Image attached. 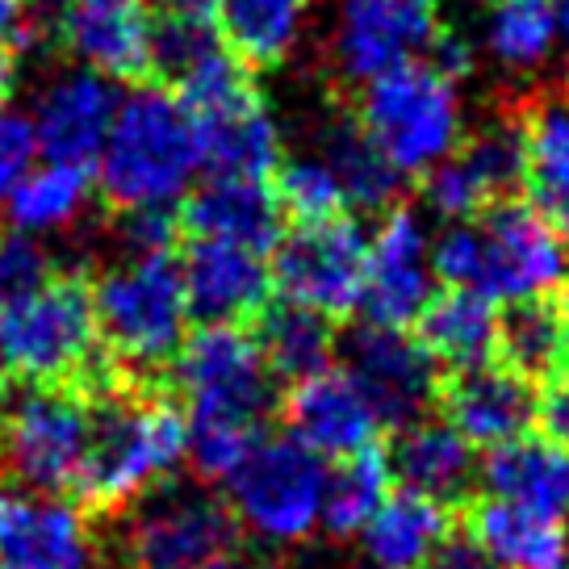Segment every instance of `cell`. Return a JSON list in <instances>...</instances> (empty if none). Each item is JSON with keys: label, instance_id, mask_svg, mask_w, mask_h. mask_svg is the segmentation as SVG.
I'll return each instance as SVG.
<instances>
[{"label": "cell", "instance_id": "8992f818", "mask_svg": "<svg viewBox=\"0 0 569 569\" xmlns=\"http://www.w3.org/2000/svg\"><path fill=\"white\" fill-rule=\"evenodd\" d=\"M97 331L126 369H163L172 365L189 336V298L180 268L168 256H122L89 289Z\"/></svg>", "mask_w": 569, "mask_h": 569}, {"label": "cell", "instance_id": "4fadbf2b", "mask_svg": "<svg viewBox=\"0 0 569 569\" xmlns=\"http://www.w3.org/2000/svg\"><path fill=\"white\" fill-rule=\"evenodd\" d=\"M101 540L63 490L0 486V569H97Z\"/></svg>", "mask_w": 569, "mask_h": 569}, {"label": "cell", "instance_id": "60d3db41", "mask_svg": "<svg viewBox=\"0 0 569 569\" xmlns=\"http://www.w3.org/2000/svg\"><path fill=\"white\" fill-rule=\"evenodd\" d=\"M540 423H545V436H552L557 445L569 448V369L566 373H557L549 381V390L540 398Z\"/></svg>", "mask_w": 569, "mask_h": 569}, {"label": "cell", "instance_id": "3957f363", "mask_svg": "<svg viewBox=\"0 0 569 569\" xmlns=\"http://www.w3.org/2000/svg\"><path fill=\"white\" fill-rule=\"evenodd\" d=\"M436 281L473 289L495 306L549 298L569 281V243L528 206H495L431 234Z\"/></svg>", "mask_w": 569, "mask_h": 569}, {"label": "cell", "instance_id": "ee69618b", "mask_svg": "<svg viewBox=\"0 0 569 569\" xmlns=\"http://www.w3.org/2000/svg\"><path fill=\"white\" fill-rule=\"evenodd\" d=\"M13 92H18V59L9 47H0V109H9Z\"/></svg>", "mask_w": 569, "mask_h": 569}, {"label": "cell", "instance_id": "681fc988", "mask_svg": "<svg viewBox=\"0 0 569 569\" xmlns=\"http://www.w3.org/2000/svg\"><path fill=\"white\" fill-rule=\"evenodd\" d=\"M569 284V281H566ZM561 306H566V315H569V289H566V298H561Z\"/></svg>", "mask_w": 569, "mask_h": 569}, {"label": "cell", "instance_id": "5b68a950", "mask_svg": "<svg viewBox=\"0 0 569 569\" xmlns=\"http://www.w3.org/2000/svg\"><path fill=\"white\" fill-rule=\"evenodd\" d=\"M360 126L402 177H427L465 139L457 76L436 59H415L360 89Z\"/></svg>", "mask_w": 569, "mask_h": 569}, {"label": "cell", "instance_id": "f546056e", "mask_svg": "<svg viewBox=\"0 0 569 569\" xmlns=\"http://www.w3.org/2000/svg\"><path fill=\"white\" fill-rule=\"evenodd\" d=\"M92 168L63 160H38L21 184L9 193L4 213L9 227L34 234V239H54L68 234L92 206Z\"/></svg>", "mask_w": 569, "mask_h": 569}, {"label": "cell", "instance_id": "277c9868", "mask_svg": "<svg viewBox=\"0 0 569 569\" xmlns=\"http://www.w3.org/2000/svg\"><path fill=\"white\" fill-rule=\"evenodd\" d=\"M189 461L184 415L163 398H113L92 410V445L76 490L92 507H130Z\"/></svg>", "mask_w": 569, "mask_h": 569}, {"label": "cell", "instance_id": "8fae6325", "mask_svg": "<svg viewBox=\"0 0 569 569\" xmlns=\"http://www.w3.org/2000/svg\"><path fill=\"white\" fill-rule=\"evenodd\" d=\"M440 34L436 0H336L327 51L331 68L365 89L386 71L427 59Z\"/></svg>", "mask_w": 569, "mask_h": 569}, {"label": "cell", "instance_id": "7a4b0ae2", "mask_svg": "<svg viewBox=\"0 0 569 569\" xmlns=\"http://www.w3.org/2000/svg\"><path fill=\"white\" fill-rule=\"evenodd\" d=\"M193 118L172 89L122 92L92 180L113 210H177L201 177Z\"/></svg>", "mask_w": 569, "mask_h": 569}, {"label": "cell", "instance_id": "ffe728a7", "mask_svg": "<svg viewBox=\"0 0 569 569\" xmlns=\"http://www.w3.org/2000/svg\"><path fill=\"white\" fill-rule=\"evenodd\" d=\"M177 268L189 310L201 322H243L251 315H264L272 293V264L260 248L193 234Z\"/></svg>", "mask_w": 569, "mask_h": 569}, {"label": "cell", "instance_id": "9a60e30c", "mask_svg": "<svg viewBox=\"0 0 569 569\" xmlns=\"http://www.w3.org/2000/svg\"><path fill=\"white\" fill-rule=\"evenodd\" d=\"M523 142L516 122H490L478 134H465L457 151L427 172V210L445 222H469L502 206L519 189Z\"/></svg>", "mask_w": 569, "mask_h": 569}, {"label": "cell", "instance_id": "d6986e66", "mask_svg": "<svg viewBox=\"0 0 569 569\" xmlns=\"http://www.w3.org/2000/svg\"><path fill=\"white\" fill-rule=\"evenodd\" d=\"M348 373L356 386L369 393V402L386 423H410L419 419L431 398H436V360L427 356L419 336L407 327H386V322H365L348 339Z\"/></svg>", "mask_w": 569, "mask_h": 569}, {"label": "cell", "instance_id": "484cf974", "mask_svg": "<svg viewBox=\"0 0 569 569\" xmlns=\"http://www.w3.org/2000/svg\"><path fill=\"white\" fill-rule=\"evenodd\" d=\"M218 42L248 68H277L293 59L310 34L315 0H218Z\"/></svg>", "mask_w": 569, "mask_h": 569}, {"label": "cell", "instance_id": "7bdbcfd3", "mask_svg": "<svg viewBox=\"0 0 569 569\" xmlns=\"http://www.w3.org/2000/svg\"><path fill=\"white\" fill-rule=\"evenodd\" d=\"M26 21H30V0H0V47L21 42Z\"/></svg>", "mask_w": 569, "mask_h": 569}, {"label": "cell", "instance_id": "cb8c5ba5", "mask_svg": "<svg viewBox=\"0 0 569 569\" xmlns=\"http://www.w3.org/2000/svg\"><path fill=\"white\" fill-rule=\"evenodd\" d=\"M189 227L201 239H231L248 248H277L281 239V206L268 180L256 177H206L184 197Z\"/></svg>", "mask_w": 569, "mask_h": 569}, {"label": "cell", "instance_id": "4dcf8cb0", "mask_svg": "<svg viewBox=\"0 0 569 569\" xmlns=\"http://www.w3.org/2000/svg\"><path fill=\"white\" fill-rule=\"evenodd\" d=\"M561 38L549 0H511L495 4L481 21V51L502 76H536L549 68Z\"/></svg>", "mask_w": 569, "mask_h": 569}, {"label": "cell", "instance_id": "83f0119b", "mask_svg": "<svg viewBox=\"0 0 569 569\" xmlns=\"http://www.w3.org/2000/svg\"><path fill=\"white\" fill-rule=\"evenodd\" d=\"M448 540V502L419 490H393L360 528L369 569H419Z\"/></svg>", "mask_w": 569, "mask_h": 569}, {"label": "cell", "instance_id": "836d02e7", "mask_svg": "<svg viewBox=\"0 0 569 569\" xmlns=\"http://www.w3.org/2000/svg\"><path fill=\"white\" fill-rule=\"evenodd\" d=\"M393 495L390 457L377 448L339 457L327 469V495H322V528L336 536H360V528L377 516V507Z\"/></svg>", "mask_w": 569, "mask_h": 569}, {"label": "cell", "instance_id": "52a82bcc", "mask_svg": "<svg viewBox=\"0 0 569 569\" xmlns=\"http://www.w3.org/2000/svg\"><path fill=\"white\" fill-rule=\"evenodd\" d=\"M327 465L293 436H260L227 478V511L234 528L268 549L302 545L322 528Z\"/></svg>", "mask_w": 569, "mask_h": 569}, {"label": "cell", "instance_id": "2e32d148", "mask_svg": "<svg viewBox=\"0 0 569 569\" xmlns=\"http://www.w3.org/2000/svg\"><path fill=\"white\" fill-rule=\"evenodd\" d=\"M118 80H109L92 68H63L42 80V89L34 92V106H30V126H34L38 156L42 160H63L92 168L106 134L118 113Z\"/></svg>", "mask_w": 569, "mask_h": 569}, {"label": "cell", "instance_id": "e575fe53", "mask_svg": "<svg viewBox=\"0 0 569 569\" xmlns=\"http://www.w3.org/2000/svg\"><path fill=\"white\" fill-rule=\"evenodd\" d=\"M256 339H260V352H264L272 377H289V381H298L306 373H319L336 356L331 319H322V315L293 302L264 310V322H260V336Z\"/></svg>", "mask_w": 569, "mask_h": 569}, {"label": "cell", "instance_id": "4316f807", "mask_svg": "<svg viewBox=\"0 0 569 569\" xmlns=\"http://www.w3.org/2000/svg\"><path fill=\"white\" fill-rule=\"evenodd\" d=\"M390 469L393 481H402V490H419V495H431L440 502H452L469 490L478 461H473V445L448 419L419 415L398 431Z\"/></svg>", "mask_w": 569, "mask_h": 569}, {"label": "cell", "instance_id": "ac0fdd59", "mask_svg": "<svg viewBox=\"0 0 569 569\" xmlns=\"http://www.w3.org/2000/svg\"><path fill=\"white\" fill-rule=\"evenodd\" d=\"M284 423H289V436L302 448H310L315 457L339 461V457L373 448L386 419L377 415L369 393L356 386L348 369L327 365L319 373H306L289 386Z\"/></svg>", "mask_w": 569, "mask_h": 569}, {"label": "cell", "instance_id": "603a6c76", "mask_svg": "<svg viewBox=\"0 0 569 569\" xmlns=\"http://www.w3.org/2000/svg\"><path fill=\"white\" fill-rule=\"evenodd\" d=\"M523 142V172L519 184L552 231L569 243V92L540 97L528 118L519 122Z\"/></svg>", "mask_w": 569, "mask_h": 569}, {"label": "cell", "instance_id": "74e56055", "mask_svg": "<svg viewBox=\"0 0 569 569\" xmlns=\"http://www.w3.org/2000/svg\"><path fill=\"white\" fill-rule=\"evenodd\" d=\"M38 163L34 126L18 109H0V210L9 193L21 184V177Z\"/></svg>", "mask_w": 569, "mask_h": 569}, {"label": "cell", "instance_id": "5bb4252c", "mask_svg": "<svg viewBox=\"0 0 569 569\" xmlns=\"http://www.w3.org/2000/svg\"><path fill=\"white\" fill-rule=\"evenodd\" d=\"M436 293V268H431V231L423 213L410 206H390L369 234L365 256V298L369 322L407 327L423 315Z\"/></svg>", "mask_w": 569, "mask_h": 569}, {"label": "cell", "instance_id": "44dd1931", "mask_svg": "<svg viewBox=\"0 0 569 569\" xmlns=\"http://www.w3.org/2000/svg\"><path fill=\"white\" fill-rule=\"evenodd\" d=\"M448 423L461 431L473 448H498L532 431L540 398L532 381L507 365L486 360L478 369H461L445 393Z\"/></svg>", "mask_w": 569, "mask_h": 569}, {"label": "cell", "instance_id": "6da1fadb", "mask_svg": "<svg viewBox=\"0 0 569 569\" xmlns=\"http://www.w3.org/2000/svg\"><path fill=\"white\" fill-rule=\"evenodd\" d=\"M177 386L184 398L189 465L201 478L227 481L260 440L272 386L260 339L243 322H201L172 356Z\"/></svg>", "mask_w": 569, "mask_h": 569}, {"label": "cell", "instance_id": "1f68e13d", "mask_svg": "<svg viewBox=\"0 0 569 569\" xmlns=\"http://www.w3.org/2000/svg\"><path fill=\"white\" fill-rule=\"evenodd\" d=\"M319 151L336 172L343 201L356 210H390L402 189V172L393 168L360 122H336L319 134Z\"/></svg>", "mask_w": 569, "mask_h": 569}, {"label": "cell", "instance_id": "7dc6e473", "mask_svg": "<svg viewBox=\"0 0 569 569\" xmlns=\"http://www.w3.org/2000/svg\"><path fill=\"white\" fill-rule=\"evenodd\" d=\"M9 373H13V369H9V360H4V348H0V398H4V386H9Z\"/></svg>", "mask_w": 569, "mask_h": 569}, {"label": "cell", "instance_id": "ba28073f", "mask_svg": "<svg viewBox=\"0 0 569 569\" xmlns=\"http://www.w3.org/2000/svg\"><path fill=\"white\" fill-rule=\"evenodd\" d=\"M0 348L9 369L30 377L34 386H59L89 373L101 352L89 284L51 277L21 302L0 310Z\"/></svg>", "mask_w": 569, "mask_h": 569}, {"label": "cell", "instance_id": "d6a6232c", "mask_svg": "<svg viewBox=\"0 0 569 569\" xmlns=\"http://www.w3.org/2000/svg\"><path fill=\"white\" fill-rule=\"evenodd\" d=\"M502 365L528 381H552L569 369V315L552 298L511 306L498 331Z\"/></svg>", "mask_w": 569, "mask_h": 569}, {"label": "cell", "instance_id": "bcb514c9", "mask_svg": "<svg viewBox=\"0 0 569 569\" xmlns=\"http://www.w3.org/2000/svg\"><path fill=\"white\" fill-rule=\"evenodd\" d=\"M552 18H557V38H561V47L569 51V0L552 4Z\"/></svg>", "mask_w": 569, "mask_h": 569}, {"label": "cell", "instance_id": "d590c367", "mask_svg": "<svg viewBox=\"0 0 569 569\" xmlns=\"http://www.w3.org/2000/svg\"><path fill=\"white\" fill-rule=\"evenodd\" d=\"M272 193H277L281 213H289L298 227L331 222V218H343V210H348L336 172L327 168L319 151H306V156L277 163V189Z\"/></svg>", "mask_w": 569, "mask_h": 569}, {"label": "cell", "instance_id": "f35d334b", "mask_svg": "<svg viewBox=\"0 0 569 569\" xmlns=\"http://www.w3.org/2000/svg\"><path fill=\"white\" fill-rule=\"evenodd\" d=\"M172 234H177L172 210H122L118 218L122 256H168Z\"/></svg>", "mask_w": 569, "mask_h": 569}, {"label": "cell", "instance_id": "c3c4849f", "mask_svg": "<svg viewBox=\"0 0 569 569\" xmlns=\"http://www.w3.org/2000/svg\"><path fill=\"white\" fill-rule=\"evenodd\" d=\"M481 4H486V9H495V4H511V0H481Z\"/></svg>", "mask_w": 569, "mask_h": 569}, {"label": "cell", "instance_id": "b9f144b4", "mask_svg": "<svg viewBox=\"0 0 569 569\" xmlns=\"http://www.w3.org/2000/svg\"><path fill=\"white\" fill-rule=\"evenodd\" d=\"M160 21H213L218 0H147Z\"/></svg>", "mask_w": 569, "mask_h": 569}, {"label": "cell", "instance_id": "8d00e7d4", "mask_svg": "<svg viewBox=\"0 0 569 569\" xmlns=\"http://www.w3.org/2000/svg\"><path fill=\"white\" fill-rule=\"evenodd\" d=\"M42 281H51V256L42 248V239L4 227L0 231V310L34 293Z\"/></svg>", "mask_w": 569, "mask_h": 569}, {"label": "cell", "instance_id": "ab89813d", "mask_svg": "<svg viewBox=\"0 0 569 569\" xmlns=\"http://www.w3.org/2000/svg\"><path fill=\"white\" fill-rule=\"evenodd\" d=\"M419 569H498L473 536H448Z\"/></svg>", "mask_w": 569, "mask_h": 569}, {"label": "cell", "instance_id": "7402d4cb", "mask_svg": "<svg viewBox=\"0 0 569 569\" xmlns=\"http://www.w3.org/2000/svg\"><path fill=\"white\" fill-rule=\"evenodd\" d=\"M478 473L486 498L552 519H569V448L557 445L545 431L540 436L523 431L516 440L490 448Z\"/></svg>", "mask_w": 569, "mask_h": 569}, {"label": "cell", "instance_id": "e0dca14e", "mask_svg": "<svg viewBox=\"0 0 569 569\" xmlns=\"http://www.w3.org/2000/svg\"><path fill=\"white\" fill-rule=\"evenodd\" d=\"M160 21L147 0H54V34L80 68L134 80L156 68Z\"/></svg>", "mask_w": 569, "mask_h": 569}, {"label": "cell", "instance_id": "7c38bea8", "mask_svg": "<svg viewBox=\"0 0 569 569\" xmlns=\"http://www.w3.org/2000/svg\"><path fill=\"white\" fill-rule=\"evenodd\" d=\"M365 256L369 234L348 218L306 222L277 239L272 289H281L284 302L306 306L322 319H343L360 310L365 298Z\"/></svg>", "mask_w": 569, "mask_h": 569}, {"label": "cell", "instance_id": "30bf717a", "mask_svg": "<svg viewBox=\"0 0 569 569\" xmlns=\"http://www.w3.org/2000/svg\"><path fill=\"white\" fill-rule=\"evenodd\" d=\"M234 545L227 502L206 490L172 486L134 502L122 523L118 549L130 569H210Z\"/></svg>", "mask_w": 569, "mask_h": 569}, {"label": "cell", "instance_id": "d4e9b609", "mask_svg": "<svg viewBox=\"0 0 569 569\" xmlns=\"http://www.w3.org/2000/svg\"><path fill=\"white\" fill-rule=\"evenodd\" d=\"M415 322H419V343L440 369L461 373L498 356L502 315L490 298H481L473 289L448 284L445 293H431V302Z\"/></svg>", "mask_w": 569, "mask_h": 569}, {"label": "cell", "instance_id": "f6af8a7d", "mask_svg": "<svg viewBox=\"0 0 569 569\" xmlns=\"http://www.w3.org/2000/svg\"><path fill=\"white\" fill-rule=\"evenodd\" d=\"M210 569H277L268 557H256V552H227V557H218Z\"/></svg>", "mask_w": 569, "mask_h": 569}, {"label": "cell", "instance_id": "f1b7e54d", "mask_svg": "<svg viewBox=\"0 0 569 569\" xmlns=\"http://www.w3.org/2000/svg\"><path fill=\"white\" fill-rule=\"evenodd\" d=\"M469 536L486 549V557L498 569H569L566 519L486 498L473 511V532Z\"/></svg>", "mask_w": 569, "mask_h": 569}, {"label": "cell", "instance_id": "9c48e42d", "mask_svg": "<svg viewBox=\"0 0 569 569\" xmlns=\"http://www.w3.org/2000/svg\"><path fill=\"white\" fill-rule=\"evenodd\" d=\"M92 445V410L59 386H34L0 402V473L34 490L80 481Z\"/></svg>", "mask_w": 569, "mask_h": 569}]
</instances>
